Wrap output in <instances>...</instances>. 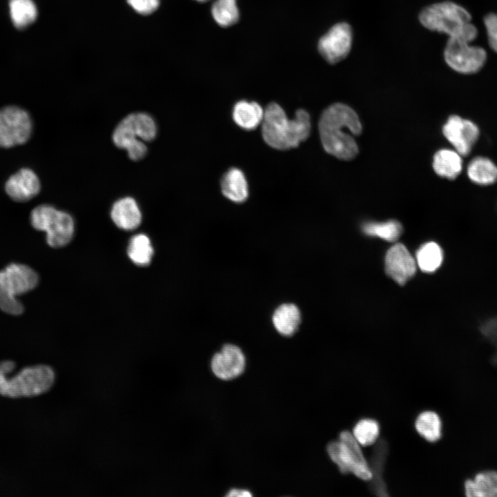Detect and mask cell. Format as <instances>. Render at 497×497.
<instances>
[{
	"label": "cell",
	"instance_id": "cell-4",
	"mask_svg": "<svg viewBox=\"0 0 497 497\" xmlns=\"http://www.w3.org/2000/svg\"><path fill=\"white\" fill-rule=\"evenodd\" d=\"M420 23L427 29L472 42L478 35L476 27L471 22L469 12L462 6L442 1L424 8L419 14Z\"/></svg>",
	"mask_w": 497,
	"mask_h": 497
},
{
	"label": "cell",
	"instance_id": "cell-33",
	"mask_svg": "<svg viewBox=\"0 0 497 497\" xmlns=\"http://www.w3.org/2000/svg\"><path fill=\"white\" fill-rule=\"evenodd\" d=\"M228 497H251L253 494L250 491L244 489H231L226 494Z\"/></svg>",
	"mask_w": 497,
	"mask_h": 497
},
{
	"label": "cell",
	"instance_id": "cell-2",
	"mask_svg": "<svg viewBox=\"0 0 497 497\" xmlns=\"http://www.w3.org/2000/svg\"><path fill=\"white\" fill-rule=\"evenodd\" d=\"M261 124L264 142L278 150L297 147L308 138L311 131L310 116L305 110H298L295 117L290 119L276 103L267 106Z\"/></svg>",
	"mask_w": 497,
	"mask_h": 497
},
{
	"label": "cell",
	"instance_id": "cell-31",
	"mask_svg": "<svg viewBox=\"0 0 497 497\" xmlns=\"http://www.w3.org/2000/svg\"><path fill=\"white\" fill-rule=\"evenodd\" d=\"M490 48L497 52V13H489L484 18Z\"/></svg>",
	"mask_w": 497,
	"mask_h": 497
},
{
	"label": "cell",
	"instance_id": "cell-26",
	"mask_svg": "<svg viewBox=\"0 0 497 497\" xmlns=\"http://www.w3.org/2000/svg\"><path fill=\"white\" fill-rule=\"evenodd\" d=\"M142 140L149 142L154 139L157 128L154 119L145 113H132L123 119Z\"/></svg>",
	"mask_w": 497,
	"mask_h": 497
},
{
	"label": "cell",
	"instance_id": "cell-23",
	"mask_svg": "<svg viewBox=\"0 0 497 497\" xmlns=\"http://www.w3.org/2000/svg\"><path fill=\"white\" fill-rule=\"evenodd\" d=\"M130 260L137 266L150 264L154 250L150 238L145 234H137L131 237L127 247Z\"/></svg>",
	"mask_w": 497,
	"mask_h": 497
},
{
	"label": "cell",
	"instance_id": "cell-5",
	"mask_svg": "<svg viewBox=\"0 0 497 497\" xmlns=\"http://www.w3.org/2000/svg\"><path fill=\"white\" fill-rule=\"evenodd\" d=\"M39 283L37 273L28 265L10 263L0 270V309L12 315L23 313L24 307L17 296L34 289Z\"/></svg>",
	"mask_w": 497,
	"mask_h": 497
},
{
	"label": "cell",
	"instance_id": "cell-12",
	"mask_svg": "<svg viewBox=\"0 0 497 497\" xmlns=\"http://www.w3.org/2000/svg\"><path fill=\"white\" fill-rule=\"evenodd\" d=\"M246 357L237 345L228 343L212 357L211 368L213 374L223 380H230L240 376L244 371Z\"/></svg>",
	"mask_w": 497,
	"mask_h": 497
},
{
	"label": "cell",
	"instance_id": "cell-28",
	"mask_svg": "<svg viewBox=\"0 0 497 497\" xmlns=\"http://www.w3.org/2000/svg\"><path fill=\"white\" fill-rule=\"evenodd\" d=\"M215 21L222 27H229L236 23L240 12L236 0H215L211 7Z\"/></svg>",
	"mask_w": 497,
	"mask_h": 497
},
{
	"label": "cell",
	"instance_id": "cell-13",
	"mask_svg": "<svg viewBox=\"0 0 497 497\" xmlns=\"http://www.w3.org/2000/svg\"><path fill=\"white\" fill-rule=\"evenodd\" d=\"M416 262L402 244L391 247L385 257V270L387 275L397 283L402 285L416 271Z\"/></svg>",
	"mask_w": 497,
	"mask_h": 497
},
{
	"label": "cell",
	"instance_id": "cell-16",
	"mask_svg": "<svg viewBox=\"0 0 497 497\" xmlns=\"http://www.w3.org/2000/svg\"><path fill=\"white\" fill-rule=\"evenodd\" d=\"M110 217L115 224L124 231L137 228L142 220L138 204L130 197L117 200L111 208Z\"/></svg>",
	"mask_w": 497,
	"mask_h": 497
},
{
	"label": "cell",
	"instance_id": "cell-29",
	"mask_svg": "<svg viewBox=\"0 0 497 497\" xmlns=\"http://www.w3.org/2000/svg\"><path fill=\"white\" fill-rule=\"evenodd\" d=\"M363 232L388 242L396 241L402 233V226L396 220L385 222H368L362 226Z\"/></svg>",
	"mask_w": 497,
	"mask_h": 497
},
{
	"label": "cell",
	"instance_id": "cell-18",
	"mask_svg": "<svg viewBox=\"0 0 497 497\" xmlns=\"http://www.w3.org/2000/svg\"><path fill=\"white\" fill-rule=\"evenodd\" d=\"M222 194L235 203H242L248 196V186L243 172L231 168L222 177L221 180Z\"/></svg>",
	"mask_w": 497,
	"mask_h": 497
},
{
	"label": "cell",
	"instance_id": "cell-8",
	"mask_svg": "<svg viewBox=\"0 0 497 497\" xmlns=\"http://www.w3.org/2000/svg\"><path fill=\"white\" fill-rule=\"evenodd\" d=\"M465 40L449 38L444 50V59L454 70L462 74L478 72L487 59L484 48Z\"/></svg>",
	"mask_w": 497,
	"mask_h": 497
},
{
	"label": "cell",
	"instance_id": "cell-22",
	"mask_svg": "<svg viewBox=\"0 0 497 497\" xmlns=\"http://www.w3.org/2000/svg\"><path fill=\"white\" fill-rule=\"evenodd\" d=\"M467 175L474 183L489 185L497 180V166L489 159L478 157L473 159L467 167Z\"/></svg>",
	"mask_w": 497,
	"mask_h": 497
},
{
	"label": "cell",
	"instance_id": "cell-25",
	"mask_svg": "<svg viewBox=\"0 0 497 497\" xmlns=\"http://www.w3.org/2000/svg\"><path fill=\"white\" fill-rule=\"evenodd\" d=\"M415 427L417 432L429 442H436L442 437V420L434 411L420 413L416 420Z\"/></svg>",
	"mask_w": 497,
	"mask_h": 497
},
{
	"label": "cell",
	"instance_id": "cell-14",
	"mask_svg": "<svg viewBox=\"0 0 497 497\" xmlns=\"http://www.w3.org/2000/svg\"><path fill=\"white\" fill-rule=\"evenodd\" d=\"M40 181L35 173L23 168L11 175L5 184L7 195L14 201L27 202L39 194Z\"/></svg>",
	"mask_w": 497,
	"mask_h": 497
},
{
	"label": "cell",
	"instance_id": "cell-3",
	"mask_svg": "<svg viewBox=\"0 0 497 497\" xmlns=\"http://www.w3.org/2000/svg\"><path fill=\"white\" fill-rule=\"evenodd\" d=\"M11 360L0 362V395L7 398H30L48 392L55 382L54 369L46 364L26 367L16 374Z\"/></svg>",
	"mask_w": 497,
	"mask_h": 497
},
{
	"label": "cell",
	"instance_id": "cell-34",
	"mask_svg": "<svg viewBox=\"0 0 497 497\" xmlns=\"http://www.w3.org/2000/svg\"><path fill=\"white\" fill-rule=\"evenodd\" d=\"M196 1H199V2H205V1H208V0H196Z\"/></svg>",
	"mask_w": 497,
	"mask_h": 497
},
{
	"label": "cell",
	"instance_id": "cell-21",
	"mask_svg": "<svg viewBox=\"0 0 497 497\" xmlns=\"http://www.w3.org/2000/svg\"><path fill=\"white\" fill-rule=\"evenodd\" d=\"M387 444L384 440H379L374 448L369 467L372 473L373 483L371 489L380 496H387L386 485L382 478V471L387 453Z\"/></svg>",
	"mask_w": 497,
	"mask_h": 497
},
{
	"label": "cell",
	"instance_id": "cell-11",
	"mask_svg": "<svg viewBox=\"0 0 497 497\" xmlns=\"http://www.w3.org/2000/svg\"><path fill=\"white\" fill-rule=\"evenodd\" d=\"M442 133L461 156L470 153L479 136L478 128L474 122L458 115L449 117L443 126Z\"/></svg>",
	"mask_w": 497,
	"mask_h": 497
},
{
	"label": "cell",
	"instance_id": "cell-7",
	"mask_svg": "<svg viewBox=\"0 0 497 497\" xmlns=\"http://www.w3.org/2000/svg\"><path fill=\"white\" fill-rule=\"evenodd\" d=\"M327 452L342 474L352 473L366 481L372 479L369 465L359 442L350 431H342L338 441H332L327 445Z\"/></svg>",
	"mask_w": 497,
	"mask_h": 497
},
{
	"label": "cell",
	"instance_id": "cell-10",
	"mask_svg": "<svg viewBox=\"0 0 497 497\" xmlns=\"http://www.w3.org/2000/svg\"><path fill=\"white\" fill-rule=\"evenodd\" d=\"M352 41L351 27L347 23L340 22L333 26L320 38L318 50L328 63L334 64L348 55Z\"/></svg>",
	"mask_w": 497,
	"mask_h": 497
},
{
	"label": "cell",
	"instance_id": "cell-20",
	"mask_svg": "<svg viewBox=\"0 0 497 497\" xmlns=\"http://www.w3.org/2000/svg\"><path fill=\"white\" fill-rule=\"evenodd\" d=\"M433 168L438 175L454 179L462 170L461 155L456 150H440L433 156Z\"/></svg>",
	"mask_w": 497,
	"mask_h": 497
},
{
	"label": "cell",
	"instance_id": "cell-15",
	"mask_svg": "<svg viewBox=\"0 0 497 497\" xmlns=\"http://www.w3.org/2000/svg\"><path fill=\"white\" fill-rule=\"evenodd\" d=\"M271 324L276 332L284 337L293 336L299 329L302 322L300 308L293 302H283L273 310Z\"/></svg>",
	"mask_w": 497,
	"mask_h": 497
},
{
	"label": "cell",
	"instance_id": "cell-1",
	"mask_svg": "<svg viewBox=\"0 0 497 497\" xmlns=\"http://www.w3.org/2000/svg\"><path fill=\"white\" fill-rule=\"evenodd\" d=\"M318 129L322 146L330 155L343 160L358 155L353 136L361 134L362 124L349 106L340 103L329 106L320 116Z\"/></svg>",
	"mask_w": 497,
	"mask_h": 497
},
{
	"label": "cell",
	"instance_id": "cell-27",
	"mask_svg": "<svg viewBox=\"0 0 497 497\" xmlns=\"http://www.w3.org/2000/svg\"><path fill=\"white\" fill-rule=\"evenodd\" d=\"M443 253L440 246L433 242L423 244L416 253V264L421 271L432 273L441 265Z\"/></svg>",
	"mask_w": 497,
	"mask_h": 497
},
{
	"label": "cell",
	"instance_id": "cell-17",
	"mask_svg": "<svg viewBox=\"0 0 497 497\" xmlns=\"http://www.w3.org/2000/svg\"><path fill=\"white\" fill-rule=\"evenodd\" d=\"M463 490L465 497H497V471H478L465 480Z\"/></svg>",
	"mask_w": 497,
	"mask_h": 497
},
{
	"label": "cell",
	"instance_id": "cell-6",
	"mask_svg": "<svg viewBox=\"0 0 497 497\" xmlns=\"http://www.w3.org/2000/svg\"><path fill=\"white\" fill-rule=\"evenodd\" d=\"M32 226L46 233V242L52 248L67 245L75 233V222L68 213L59 211L48 204L34 208L30 215Z\"/></svg>",
	"mask_w": 497,
	"mask_h": 497
},
{
	"label": "cell",
	"instance_id": "cell-9",
	"mask_svg": "<svg viewBox=\"0 0 497 497\" xmlns=\"http://www.w3.org/2000/svg\"><path fill=\"white\" fill-rule=\"evenodd\" d=\"M32 124L30 115L17 106L0 108V147L25 144L30 137Z\"/></svg>",
	"mask_w": 497,
	"mask_h": 497
},
{
	"label": "cell",
	"instance_id": "cell-32",
	"mask_svg": "<svg viewBox=\"0 0 497 497\" xmlns=\"http://www.w3.org/2000/svg\"><path fill=\"white\" fill-rule=\"evenodd\" d=\"M127 3L138 13L149 14L157 10L159 0H127Z\"/></svg>",
	"mask_w": 497,
	"mask_h": 497
},
{
	"label": "cell",
	"instance_id": "cell-30",
	"mask_svg": "<svg viewBox=\"0 0 497 497\" xmlns=\"http://www.w3.org/2000/svg\"><path fill=\"white\" fill-rule=\"evenodd\" d=\"M380 434V426L373 419L364 418L359 420L353 429V435L362 446H369L377 441Z\"/></svg>",
	"mask_w": 497,
	"mask_h": 497
},
{
	"label": "cell",
	"instance_id": "cell-19",
	"mask_svg": "<svg viewBox=\"0 0 497 497\" xmlns=\"http://www.w3.org/2000/svg\"><path fill=\"white\" fill-rule=\"evenodd\" d=\"M264 110L255 101L241 100L233 110V119L237 126L245 130H253L261 124Z\"/></svg>",
	"mask_w": 497,
	"mask_h": 497
},
{
	"label": "cell",
	"instance_id": "cell-24",
	"mask_svg": "<svg viewBox=\"0 0 497 497\" xmlns=\"http://www.w3.org/2000/svg\"><path fill=\"white\" fill-rule=\"evenodd\" d=\"M8 6L12 22L19 29L27 28L37 17V9L32 0H9Z\"/></svg>",
	"mask_w": 497,
	"mask_h": 497
}]
</instances>
